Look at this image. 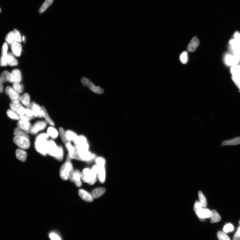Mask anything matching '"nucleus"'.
<instances>
[{"label":"nucleus","instance_id":"1","mask_svg":"<svg viewBox=\"0 0 240 240\" xmlns=\"http://www.w3.org/2000/svg\"><path fill=\"white\" fill-rule=\"evenodd\" d=\"M49 136L47 134H42L39 135L36 138L35 141V148L38 152L42 155H46V148L48 141L47 138Z\"/></svg>","mask_w":240,"mask_h":240},{"label":"nucleus","instance_id":"2","mask_svg":"<svg viewBox=\"0 0 240 240\" xmlns=\"http://www.w3.org/2000/svg\"><path fill=\"white\" fill-rule=\"evenodd\" d=\"M74 170L71 159L67 158L65 163L63 164L60 168V176L62 180L67 181L69 179L71 173Z\"/></svg>","mask_w":240,"mask_h":240},{"label":"nucleus","instance_id":"3","mask_svg":"<svg viewBox=\"0 0 240 240\" xmlns=\"http://www.w3.org/2000/svg\"><path fill=\"white\" fill-rule=\"evenodd\" d=\"M81 176L82 181L90 185H93L96 182L97 175L89 168L84 169L81 172Z\"/></svg>","mask_w":240,"mask_h":240},{"label":"nucleus","instance_id":"4","mask_svg":"<svg viewBox=\"0 0 240 240\" xmlns=\"http://www.w3.org/2000/svg\"><path fill=\"white\" fill-rule=\"evenodd\" d=\"M77 150L76 160L88 162L92 160L96 157L95 155L91 153L88 150Z\"/></svg>","mask_w":240,"mask_h":240},{"label":"nucleus","instance_id":"5","mask_svg":"<svg viewBox=\"0 0 240 240\" xmlns=\"http://www.w3.org/2000/svg\"><path fill=\"white\" fill-rule=\"evenodd\" d=\"M74 147L78 150H87L89 149V145L87 139L84 135L78 136L74 142Z\"/></svg>","mask_w":240,"mask_h":240},{"label":"nucleus","instance_id":"6","mask_svg":"<svg viewBox=\"0 0 240 240\" xmlns=\"http://www.w3.org/2000/svg\"><path fill=\"white\" fill-rule=\"evenodd\" d=\"M81 81L84 86H86L95 93L98 94H102L103 93L104 90L100 87L95 86L92 81L86 77H82Z\"/></svg>","mask_w":240,"mask_h":240},{"label":"nucleus","instance_id":"7","mask_svg":"<svg viewBox=\"0 0 240 240\" xmlns=\"http://www.w3.org/2000/svg\"><path fill=\"white\" fill-rule=\"evenodd\" d=\"M13 141L17 146L23 150H27L30 146L29 139L27 138L18 136H15Z\"/></svg>","mask_w":240,"mask_h":240},{"label":"nucleus","instance_id":"8","mask_svg":"<svg viewBox=\"0 0 240 240\" xmlns=\"http://www.w3.org/2000/svg\"><path fill=\"white\" fill-rule=\"evenodd\" d=\"M59 151V146L57 145L54 141L52 140L48 141L46 148L47 154L55 158L58 155Z\"/></svg>","mask_w":240,"mask_h":240},{"label":"nucleus","instance_id":"9","mask_svg":"<svg viewBox=\"0 0 240 240\" xmlns=\"http://www.w3.org/2000/svg\"><path fill=\"white\" fill-rule=\"evenodd\" d=\"M5 92L12 102L18 103L21 101V96L20 93L15 90L13 88L7 87L6 88Z\"/></svg>","mask_w":240,"mask_h":240},{"label":"nucleus","instance_id":"10","mask_svg":"<svg viewBox=\"0 0 240 240\" xmlns=\"http://www.w3.org/2000/svg\"><path fill=\"white\" fill-rule=\"evenodd\" d=\"M69 179L71 182H73L77 187L80 188L82 185V180L81 178V172L77 169L74 170L71 173Z\"/></svg>","mask_w":240,"mask_h":240},{"label":"nucleus","instance_id":"11","mask_svg":"<svg viewBox=\"0 0 240 240\" xmlns=\"http://www.w3.org/2000/svg\"><path fill=\"white\" fill-rule=\"evenodd\" d=\"M17 127L26 132L27 134H33V126L29 121L20 120L17 123Z\"/></svg>","mask_w":240,"mask_h":240},{"label":"nucleus","instance_id":"12","mask_svg":"<svg viewBox=\"0 0 240 240\" xmlns=\"http://www.w3.org/2000/svg\"><path fill=\"white\" fill-rule=\"evenodd\" d=\"M8 47L7 43H5L3 45L2 49V54L0 58V65L2 67L7 66V58L8 56Z\"/></svg>","mask_w":240,"mask_h":240},{"label":"nucleus","instance_id":"13","mask_svg":"<svg viewBox=\"0 0 240 240\" xmlns=\"http://www.w3.org/2000/svg\"><path fill=\"white\" fill-rule=\"evenodd\" d=\"M224 61L226 65L232 67L237 65L239 63L240 60L235 55L227 54L225 57Z\"/></svg>","mask_w":240,"mask_h":240},{"label":"nucleus","instance_id":"14","mask_svg":"<svg viewBox=\"0 0 240 240\" xmlns=\"http://www.w3.org/2000/svg\"><path fill=\"white\" fill-rule=\"evenodd\" d=\"M30 109L32 110L36 117L42 118L43 116V110L42 106L40 107L36 103L33 102L31 103V106Z\"/></svg>","mask_w":240,"mask_h":240},{"label":"nucleus","instance_id":"15","mask_svg":"<svg viewBox=\"0 0 240 240\" xmlns=\"http://www.w3.org/2000/svg\"><path fill=\"white\" fill-rule=\"evenodd\" d=\"M11 83H20L22 80V76L21 72L17 69H14L11 73Z\"/></svg>","mask_w":240,"mask_h":240},{"label":"nucleus","instance_id":"16","mask_svg":"<svg viewBox=\"0 0 240 240\" xmlns=\"http://www.w3.org/2000/svg\"><path fill=\"white\" fill-rule=\"evenodd\" d=\"M79 195L83 200L88 202H92L93 198L89 192L83 189H80L78 192Z\"/></svg>","mask_w":240,"mask_h":240},{"label":"nucleus","instance_id":"17","mask_svg":"<svg viewBox=\"0 0 240 240\" xmlns=\"http://www.w3.org/2000/svg\"><path fill=\"white\" fill-rule=\"evenodd\" d=\"M197 216L201 219H206L210 218L211 211L206 208H202L196 212Z\"/></svg>","mask_w":240,"mask_h":240},{"label":"nucleus","instance_id":"18","mask_svg":"<svg viewBox=\"0 0 240 240\" xmlns=\"http://www.w3.org/2000/svg\"><path fill=\"white\" fill-rule=\"evenodd\" d=\"M199 45V40L197 37H194L189 43L187 49L189 52H194L197 49Z\"/></svg>","mask_w":240,"mask_h":240},{"label":"nucleus","instance_id":"19","mask_svg":"<svg viewBox=\"0 0 240 240\" xmlns=\"http://www.w3.org/2000/svg\"><path fill=\"white\" fill-rule=\"evenodd\" d=\"M47 126L46 122L43 121L36 122L33 126V134H36L39 131L43 130Z\"/></svg>","mask_w":240,"mask_h":240},{"label":"nucleus","instance_id":"20","mask_svg":"<svg viewBox=\"0 0 240 240\" xmlns=\"http://www.w3.org/2000/svg\"><path fill=\"white\" fill-rule=\"evenodd\" d=\"M11 48L14 55L18 57L21 54L22 46L20 43L14 42L11 44Z\"/></svg>","mask_w":240,"mask_h":240},{"label":"nucleus","instance_id":"21","mask_svg":"<svg viewBox=\"0 0 240 240\" xmlns=\"http://www.w3.org/2000/svg\"><path fill=\"white\" fill-rule=\"evenodd\" d=\"M15 154L17 158L21 162H24L26 161L27 157V153L26 151L24 150L17 149L16 151Z\"/></svg>","mask_w":240,"mask_h":240},{"label":"nucleus","instance_id":"22","mask_svg":"<svg viewBox=\"0 0 240 240\" xmlns=\"http://www.w3.org/2000/svg\"><path fill=\"white\" fill-rule=\"evenodd\" d=\"M68 151V158L69 159H75L76 149L71 144L70 142L65 145Z\"/></svg>","mask_w":240,"mask_h":240},{"label":"nucleus","instance_id":"23","mask_svg":"<svg viewBox=\"0 0 240 240\" xmlns=\"http://www.w3.org/2000/svg\"><path fill=\"white\" fill-rule=\"evenodd\" d=\"M106 190L103 188H97L93 189L91 192V194L93 198H97L100 197L105 194Z\"/></svg>","mask_w":240,"mask_h":240},{"label":"nucleus","instance_id":"24","mask_svg":"<svg viewBox=\"0 0 240 240\" xmlns=\"http://www.w3.org/2000/svg\"><path fill=\"white\" fill-rule=\"evenodd\" d=\"M230 71L232 75V78L235 80H240V65H236L232 66L230 69Z\"/></svg>","mask_w":240,"mask_h":240},{"label":"nucleus","instance_id":"25","mask_svg":"<svg viewBox=\"0 0 240 240\" xmlns=\"http://www.w3.org/2000/svg\"><path fill=\"white\" fill-rule=\"evenodd\" d=\"M99 167V170L98 173L97 174V176L100 182L103 184V183L105 182L106 179V173L105 167Z\"/></svg>","mask_w":240,"mask_h":240},{"label":"nucleus","instance_id":"26","mask_svg":"<svg viewBox=\"0 0 240 240\" xmlns=\"http://www.w3.org/2000/svg\"><path fill=\"white\" fill-rule=\"evenodd\" d=\"M239 144H240V137L223 141L222 143L223 146H234Z\"/></svg>","mask_w":240,"mask_h":240},{"label":"nucleus","instance_id":"27","mask_svg":"<svg viewBox=\"0 0 240 240\" xmlns=\"http://www.w3.org/2000/svg\"><path fill=\"white\" fill-rule=\"evenodd\" d=\"M7 63L8 65L11 66H16L18 64V61L15 58L14 55L11 53L8 54Z\"/></svg>","mask_w":240,"mask_h":240},{"label":"nucleus","instance_id":"28","mask_svg":"<svg viewBox=\"0 0 240 240\" xmlns=\"http://www.w3.org/2000/svg\"><path fill=\"white\" fill-rule=\"evenodd\" d=\"M221 220V217L220 215L215 210L211 211L210 217V222L211 223H215L219 222Z\"/></svg>","mask_w":240,"mask_h":240},{"label":"nucleus","instance_id":"29","mask_svg":"<svg viewBox=\"0 0 240 240\" xmlns=\"http://www.w3.org/2000/svg\"><path fill=\"white\" fill-rule=\"evenodd\" d=\"M22 103L27 108H30L31 106L30 97L27 93H25L21 96V101Z\"/></svg>","mask_w":240,"mask_h":240},{"label":"nucleus","instance_id":"30","mask_svg":"<svg viewBox=\"0 0 240 240\" xmlns=\"http://www.w3.org/2000/svg\"><path fill=\"white\" fill-rule=\"evenodd\" d=\"M11 73L7 71H4L0 76V80L2 83L6 82H11Z\"/></svg>","mask_w":240,"mask_h":240},{"label":"nucleus","instance_id":"31","mask_svg":"<svg viewBox=\"0 0 240 240\" xmlns=\"http://www.w3.org/2000/svg\"><path fill=\"white\" fill-rule=\"evenodd\" d=\"M42 108L43 110V116L44 118L45 119L46 122L48 123L49 124L52 126H55V124L52 120L50 118L48 113H47L46 109L43 106H42Z\"/></svg>","mask_w":240,"mask_h":240},{"label":"nucleus","instance_id":"32","mask_svg":"<svg viewBox=\"0 0 240 240\" xmlns=\"http://www.w3.org/2000/svg\"><path fill=\"white\" fill-rule=\"evenodd\" d=\"M47 134L49 136L53 139H56L58 137V131L55 128L52 127H49L47 128Z\"/></svg>","mask_w":240,"mask_h":240},{"label":"nucleus","instance_id":"33","mask_svg":"<svg viewBox=\"0 0 240 240\" xmlns=\"http://www.w3.org/2000/svg\"><path fill=\"white\" fill-rule=\"evenodd\" d=\"M66 135L68 140L69 142H74L78 136L74 132L71 130L66 131Z\"/></svg>","mask_w":240,"mask_h":240},{"label":"nucleus","instance_id":"34","mask_svg":"<svg viewBox=\"0 0 240 240\" xmlns=\"http://www.w3.org/2000/svg\"><path fill=\"white\" fill-rule=\"evenodd\" d=\"M14 134L15 136L24 137L30 140V137L27 133L24 130L18 127L15 129L14 131Z\"/></svg>","mask_w":240,"mask_h":240},{"label":"nucleus","instance_id":"35","mask_svg":"<svg viewBox=\"0 0 240 240\" xmlns=\"http://www.w3.org/2000/svg\"><path fill=\"white\" fill-rule=\"evenodd\" d=\"M53 1V0H46L39 9V13L42 14L45 12L47 8L52 4Z\"/></svg>","mask_w":240,"mask_h":240},{"label":"nucleus","instance_id":"36","mask_svg":"<svg viewBox=\"0 0 240 240\" xmlns=\"http://www.w3.org/2000/svg\"><path fill=\"white\" fill-rule=\"evenodd\" d=\"M59 134L61 137V140L65 145L67 144L69 142L67 139V137H66V132L62 128H59Z\"/></svg>","mask_w":240,"mask_h":240},{"label":"nucleus","instance_id":"37","mask_svg":"<svg viewBox=\"0 0 240 240\" xmlns=\"http://www.w3.org/2000/svg\"><path fill=\"white\" fill-rule=\"evenodd\" d=\"M198 197L202 207L206 208L207 207V201L206 197L201 191L198 192Z\"/></svg>","mask_w":240,"mask_h":240},{"label":"nucleus","instance_id":"38","mask_svg":"<svg viewBox=\"0 0 240 240\" xmlns=\"http://www.w3.org/2000/svg\"><path fill=\"white\" fill-rule=\"evenodd\" d=\"M7 114L9 117L12 119L19 120L20 116L17 113L13 110L8 109L7 112Z\"/></svg>","mask_w":240,"mask_h":240},{"label":"nucleus","instance_id":"39","mask_svg":"<svg viewBox=\"0 0 240 240\" xmlns=\"http://www.w3.org/2000/svg\"><path fill=\"white\" fill-rule=\"evenodd\" d=\"M5 39L6 42L10 45L14 42V36L13 31H11L6 36Z\"/></svg>","mask_w":240,"mask_h":240},{"label":"nucleus","instance_id":"40","mask_svg":"<svg viewBox=\"0 0 240 240\" xmlns=\"http://www.w3.org/2000/svg\"><path fill=\"white\" fill-rule=\"evenodd\" d=\"M217 236L219 240H230L229 237L225 232L219 231L217 232Z\"/></svg>","mask_w":240,"mask_h":240},{"label":"nucleus","instance_id":"41","mask_svg":"<svg viewBox=\"0 0 240 240\" xmlns=\"http://www.w3.org/2000/svg\"><path fill=\"white\" fill-rule=\"evenodd\" d=\"M180 59L183 64H187L188 62V53L187 52H183L180 56Z\"/></svg>","mask_w":240,"mask_h":240},{"label":"nucleus","instance_id":"42","mask_svg":"<svg viewBox=\"0 0 240 240\" xmlns=\"http://www.w3.org/2000/svg\"><path fill=\"white\" fill-rule=\"evenodd\" d=\"M12 88L19 93H23L24 90L23 85L20 84V83L14 84Z\"/></svg>","mask_w":240,"mask_h":240},{"label":"nucleus","instance_id":"43","mask_svg":"<svg viewBox=\"0 0 240 240\" xmlns=\"http://www.w3.org/2000/svg\"><path fill=\"white\" fill-rule=\"evenodd\" d=\"M49 236L51 240H62L61 236L55 232H50Z\"/></svg>","mask_w":240,"mask_h":240},{"label":"nucleus","instance_id":"44","mask_svg":"<svg viewBox=\"0 0 240 240\" xmlns=\"http://www.w3.org/2000/svg\"><path fill=\"white\" fill-rule=\"evenodd\" d=\"M96 165L99 166H105L106 161L105 159L102 157L96 158Z\"/></svg>","mask_w":240,"mask_h":240},{"label":"nucleus","instance_id":"45","mask_svg":"<svg viewBox=\"0 0 240 240\" xmlns=\"http://www.w3.org/2000/svg\"><path fill=\"white\" fill-rule=\"evenodd\" d=\"M13 32L14 33L15 42L19 43H21L22 42L21 37L19 31L16 29H14Z\"/></svg>","mask_w":240,"mask_h":240},{"label":"nucleus","instance_id":"46","mask_svg":"<svg viewBox=\"0 0 240 240\" xmlns=\"http://www.w3.org/2000/svg\"><path fill=\"white\" fill-rule=\"evenodd\" d=\"M21 106H22L20 103H15L11 102L10 103V107L11 109L16 112L17 110Z\"/></svg>","mask_w":240,"mask_h":240},{"label":"nucleus","instance_id":"47","mask_svg":"<svg viewBox=\"0 0 240 240\" xmlns=\"http://www.w3.org/2000/svg\"><path fill=\"white\" fill-rule=\"evenodd\" d=\"M25 115L29 118L30 120L36 118L33 110L28 108L26 109Z\"/></svg>","mask_w":240,"mask_h":240},{"label":"nucleus","instance_id":"48","mask_svg":"<svg viewBox=\"0 0 240 240\" xmlns=\"http://www.w3.org/2000/svg\"><path fill=\"white\" fill-rule=\"evenodd\" d=\"M233 226L232 224L230 223L226 224L225 226L223 227V230L225 233L232 232L233 231Z\"/></svg>","mask_w":240,"mask_h":240},{"label":"nucleus","instance_id":"49","mask_svg":"<svg viewBox=\"0 0 240 240\" xmlns=\"http://www.w3.org/2000/svg\"><path fill=\"white\" fill-rule=\"evenodd\" d=\"M59 151L58 154L57 156L55 159L59 161H61L62 160L63 157H64V150L62 146H60Z\"/></svg>","mask_w":240,"mask_h":240},{"label":"nucleus","instance_id":"50","mask_svg":"<svg viewBox=\"0 0 240 240\" xmlns=\"http://www.w3.org/2000/svg\"><path fill=\"white\" fill-rule=\"evenodd\" d=\"M26 109V108H25V107L22 106L20 107V108L17 110V113L19 116L25 115Z\"/></svg>","mask_w":240,"mask_h":240},{"label":"nucleus","instance_id":"51","mask_svg":"<svg viewBox=\"0 0 240 240\" xmlns=\"http://www.w3.org/2000/svg\"><path fill=\"white\" fill-rule=\"evenodd\" d=\"M202 208L203 207H202L200 202L198 201H196L194 208L195 212H196L198 210H199Z\"/></svg>","mask_w":240,"mask_h":240},{"label":"nucleus","instance_id":"52","mask_svg":"<svg viewBox=\"0 0 240 240\" xmlns=\"http://www.w3.org/2000/svg\"><path fill=\"white\" fill-rule=\"evenodd\" d=\"M234 55L239 59L240 61V49H232Z\"/></svg>","mask_w":240,"mask_h":240},{"label":"nucleus","instance_id":"53","mask_svg":"<svg viewBox=\"0 0 240 240\" xmlns=\"http://www.w3.org/2000/svg\"><path fill=\"white\" fill-rule=\"evenodd\" d=\"M234 36L235 39L240 43V33L236 31L235 32L234 35Z\"/></svg>","mask_w":240,"mask_h":240},{"label":"nucleus","instance_id":"54","mask_svg":"<svg viewBox=\"0 0 240 240\" xmlns=\"http://www.w3.org/2000/svg\"><path fill=\"white\" fill-rule=\"evenodd\" d=\"M20 118L21 120H23V121H30V119L29 118H28L27 116L26 115H20Z\"/></svg>","mask_w":240,"mask_h":240},{"label":"nucleus","instance_id":"55","mask_svg":"<svg viewBox=\"0 0 240 240\" xmlns=\"http://www.w3.org/2000/svg\"><path fill=\"white\" fill-rule=\"evenodd\" d=\"M232 78L233 81L234 82V83L236 85L237 87L239 88L240 90V80H235V79L233 78Z\"/></svg>","mask_w":240,"mask_h":240},{"label":"nucleus","instance_id":"56","mask_svg":"<svg viewBox=\"0 0 240 240\" xmlns=\"http://www.w3.org/2000/svg\"><path fill=\"white\" fill-rule=\"evenodd\" d=\"M233 240H240V236L237 232L233 236Z\"/></svg>","mask_w":240,"mask_h":240},{"label":"nucleus","instance_id":"57","mask_svg":"<svg viewBox=\"0 0 240 240\" xmlns=\"http://www.w3.org/2000/svg\"><path fill=\"white\" fill-rule=\"evenodd\" d=\"M2 84L0 80V93H2L4 91V87H3Z\"/></svg>","mask_w":240,"mask_h":240},{"label":"nucleus","instance_id":"58","mask_svg":"<svg viewBox=\"0 0 240 240\" xmlns=\"http://www.w3.org/2000/svg\"><path fill=\"white\" fill-rule=\"evenodd\" d=\"M237 232L238 235L240 236V226L238 227V231Z\"/></svg>","mask_w":240,"mask_h":240},{"label":"nucleus","instance_id":"59","mask_svg":"<svg viewBox=\"0 0 240 240\" xmlns=\"http://www.w3.org/2000/svg\"><path fill=\"white\" fill-rule=\"evenodd\" d=\"M23 41L24 40H25V39H25V37H24L23 36Z\"/></svg>","mask_w":240,"mask_h":240},{"label":"nucleus","instance_id":"60","mask_svg":"<svg viewBox=\"0 0 240 240\" xmlns=\"http://www.w3.org/2000/svg\"><path fill=\"white\" fill-rule=\"evenodd\" d=\"M1 8H0V12H1Z\"/></svg>","mask_w":240,"mask_h":240},{"label":"nucleus","instance_id":"61","mask_svg":"<svg viewBox=\"0 0 240 240\" xmlns=\"http://www.w3.org/2000/svg\"><path fill=\"white\" fill-rule=\"evenodd\" d=\"M239 224L240 225V220L239 221Z\"/></svg>","mask_w":240,"mask_h":240},{"label":"nucleus","instance_id":"62","mask_svg":"<svg viewBox=\"0 0 240 240\" xmlns=\"http://www.w3.org/2000/svg\"><path fill=\"white\" fill-rule=\"evenodd\" d=\"M240 91V90H239Z\"/></svg>","mask_w":240,"mask_h":240}]
</instances>
